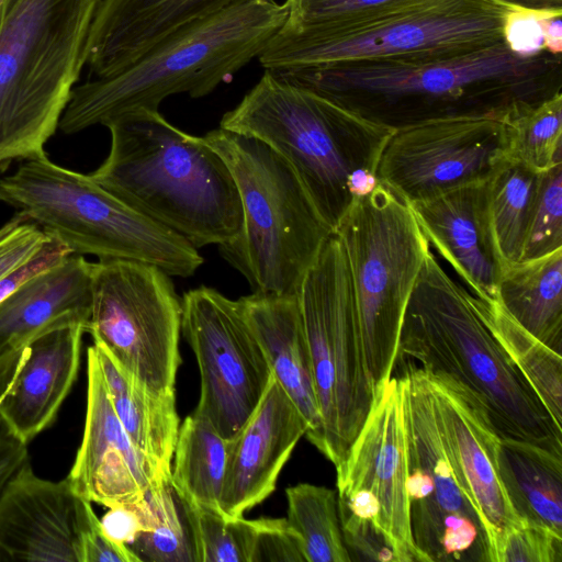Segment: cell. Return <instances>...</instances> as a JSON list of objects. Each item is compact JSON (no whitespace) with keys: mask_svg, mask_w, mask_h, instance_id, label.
Listing matches in <instances>:
<instances>
[{"mask_svg":"<svg viewBox=\"0 0 562 562\" xmlns=\"http://www.w3.org/2000/svg\"><path fill=\"white\" fill-rule=\"evenodd\" d=\"M16 0H0V23Z\"/></svg>","mask_w":562,"mask_h":562,"instance_id":"47","label":"cell"},{"mask_svg":"<svg viewBox=\"0 0 562 562\" xmlns=\"http://www.w3.org/2000/svg\"><path fill=\"white\" fill-rule=\"evenodd\" d=\"M512 105L394 126L379 161L380 182L409 205L486 181L508 158Z\"/></svg>","mask_w":562,"mask_h":562,"instance_id":"13","label":"cell"},{"mask_svg":"<svg viewBox=\"0 0 562 562\" xmlns=\"http://www.w3.org/2000/svg\"><path fill=\"white\" fill-rule=\"evenodd\" d=\"M403 357L472 391L501 437L562 451V428L481 319L470 294L430 250L403 317L397 360Z\"/></svg>","mask_w":562,"mask_h":562,"instance_id":"4","label":"cell"},{"mask_svg":"<svg viewBox=\"0 0 562 562\" xmlns=\"http://www.w3.org/2000/svg\"><path fill=\"white\" fill-rule=\"evenodd\" d=\"M27 461V443L11 432L0 415V494L8 481Z\"/></svg>","mask_w":562,"mask_h":562,"instance_id":"43","label":"cell"},{"mask_svg":"<svg viewBox=\"0 0 562 562\" xmlns=\"http://www.w3.org/2000/svg\"><path fill=\"white\" fill-rule=\"evenodd\" d=\"M48 235L20 212L0 228V282L25 266Z\"/></svg>","mask_w":562,"mask_h":562,"instance_id":"39","label":"cell"},{"mask_svg":"<svg viewBox=\"0 0 562 562\" xmlns=\"http://www.w3.org/2000/svg\"><path fill=\"white\" fill-rule=\"evenodd\" d=\"M93 513L67 477L44 480L25 462L0 494V561L81 562Z\"/></svg>","mask_w":562,"mask_h":562,"instance_id":"17","label":"cell"},{"mask_svg":"<svg viewBox=\"0 0 562 562\" xmlns=\"http://www.w3.org/2000/svg\"><path fill=\"white\" fill-rule=\"evenodd\" d=\"M284 31L303 33L325 30L369 14L400 0H285Z\"/></svg>","mask_w":562,"mask_h":562,"instance_id":"37","label":"cell"},{"mask_svg":"<svg viewBox=\"0 0 562 562\" xmlns=\"http://www.w3.org/2000/svg\"><path fill=\"white\" fill-rule=\"evenodd\" d=\"M181 331L200 371L194 413L231 441L248 422L273 373L238 300L200 286L181 299Z\"/></svg>","mask_w":562,"mask_h":562,"instance_id":"14","label":"cell"},{"mask_svg":"<svg viewBox=\"0 0 562 562\" xmlns=\"http://www.w3.org/2000/svg\"><path fill=\"white\" fill-rule=\"evenodd\" d=\"M286 521L299 535L306 562H350L341 530L337 491L300 483L285 490Z\"/></svg>","mask_w":562,"mask_h":562,"instance_id":"33","label":"cell"},{"mask_svg":"<svg viewBox=\"0 0 562 562\" xmlns=\"http://www.w3.org/2000/svg\"><path fill=\"white\" fill-rule=\"evenodd\" d=\"M494 562H562V536L526 521L504 535Z\"/></svg>","mask_w":562,"mask_h":562,"instance_id":"38","label":"cell"},{"mask_svg":"<svg viewBox=\"0 0 562 562\" xmlns=\"http://www.w3.org/2000/svg\"><path fill=\"white\" fill-rule=\"evenodd\" d=\"M81 562H142L124 543L110 538L95 513L92 514L81 537Z\"/></svg>","mask_w":562,"mask_h":562,"instance_id":"41","label":"cell"},{"mask_svg":"<svg viewBox=\"0 0 562 562\" xmlns=\"http://www.w3.org/2000/svg\"><path fill=\"white\" fill-rule=\"evenodd\" d=\"M251 562H306L302 541L285 518L257 519Z\"/></svg>","mask_w":562,"mask_h":562,"instance_id":"40","label":"cell"},{"mask_svg":"<svg viewBox=\"0 0 562 562\" xmlns=\"http://www.w3.org/2000/svg\"><path fill=\"white\" fill-rule=\"evenodd\" d=\"M539 178L508 157L485 181L488 224L504 269L520 261Z\"/></svg>","mask_w":562,"mask_h":562,"instance_id":"31","label":"cell"},{"mask_svg":"<svg viewBox=\"0 0 562 562\" xmlns=\"http://www.w3.org/2000/svg\"><path fill=\"white\" fill-rule=\"evenodd\" d=\"M229 441L203 416L180 424L171 463V484L190 505L221 510ZM223 513V512H222Z\"/></svg>","mask_w":562,"mask_h":562,"instance_id":"29","label":"cell"},{"mask_svg":"<svg viewBox=\"0 0 562 562\" xmlns=\"http://www.w3.org/2000/svg\"><path fill=\"white\" fill-rule=\"evenodd\" d=\"M220 127L276 150L334 233L355 202L351 181L359 172H376L394 130L266 69Z\"/></svg>","mask_w":562,"mask_h":562,"instance_id":"5","label":"cell"},{"mask_svg":"<svg viewBox=\"0 0 562 562\" xmlns=\"http://www.w3.org/2000/svg\"><path fill=\"white\" fill-rule=\"evenodd\" d=\"M499 471L520 518L562 536V451L502 437Z\"/></svg>","mask_w":562,"mask_h":562,"instance_id":"28","label":"cell"},{"mask_svg":"<svg viewBox=\"0 0 562 562\" xmlns=\"http://www.w3.org/2000/svg\"><path fill=\"white\" fill-rule=\"evenodd\" d=\"M288 14L286 1L239 0L195 20L120 72L75 86L58 127L75 134L135 110H158L173 94L205 97L258 58Z\"/></svg>","mask_w":562,"mask_h":562,"instance_id":"3","label":"cell"},{"mask_svg":"<svg viewBox=\"0 0 562 562\" xmlns=\"http://www.w3.org/2000/svg\"><path fill=\"white\" fill-rule=\"evenodd\" d=\"M561 55H521L506 41L469 53L338 61L270 70L395 126L450 113L535 102L560 91Z\"/></svg>","mask_w":562,"mask_h":562,"instance_id":"1","label":"cell"},{"mask_svg":"<svg viewBox=\"0 0 562 562\" xmlns=\"http://www.w3.org/2000/svg\"><path fill=\"white\" fill-rule=\"evenodd\" d=\"M429 245L446 259L473 296L494 301L504 266L486 212L485 181L409 204Z\"/></svg>","mask_w":562,"mask_h":562,"instance_id":"22","label":"cell"},{"mask_svg":"<svg viewBox=\"0 0 562 562\" xmlns=\"http://www.w3.org/2000/svg\"><path fill=\"white\" fill-rule=\"evenodd\" d=\"M404 374L407 380V458L420 465L434 481L442 558L460 560L482 544L479 517L450 465L425 372L417 366H408Z\"/></svg>","mask_w":562,"mask_h":562,"instance_id":"23","label":"cell"},{"mask_svg":"<svg viewBox=\"0 0 562 562\" xmlns=\"http://www.w3.org/2000/svg\"><path fill=\"white\" fill-rule=\"evenodd\" d=\"M297 297L321 416L315 447L337 468L374 398L361 347L347 256L337 234L323 245Z\"/></svg>","mask_w":562,"mask_h":562,"instance_id":"11","label":"cell"},{"mask_svg":"<svg viewBox=\"0 0 562 562\" xmlns=\"http://www.w3.org/2000/svg\"><path fill=\"white\" fill-rule=\"evenodd\" d=\"M100 0H16L0 23V165L45 156Z\"/></svg>","mask_w":562,"mask_h":562,"instance_id":"6","label":"cell"},{"mask_svg":"<svg viewBox=\"0 0 562 562\" xmlns=\"http://www.w3.org/2000/svg\"><path fill=\"white\" fill-rule=\"evenodd\" d=\"M186 504L199 562H251L257 519L231 517L222 512Z\"/></svg>","mask_w":562,"mask_h":562,"instance_id":"35","label":"cell"},{"mask_svg":"<svg viewBox=\"0 0 562 562\" xmlns=\"http://www.w3.org/2000/svg\"><path fill=\"white\" fill-rule=\"evenodd\" d=\"M91 281L92 262L70 254L25 279L0 301V395L34 338L69 318L89 325Z\"/></svg>","mask_w":562,"mask_h":562,"instance_id":"21","label":"cell"},{"mask_svg":"<svg viewBox=\"0 0 562 562\" xmlns=\"http://www.w3.org/2000/svg\"><path fill=\"white\" fill-rule=\"evenodd\" d=\"M544 49L552 55L562 53V11L540 12Z\"/></svg>","mask_w":562,"mask_h":562,"instance_id":"45","label":"cell"},{"mask_svg":"<svg viewBox=\"0 0 562 562\" xmlns=\"http://www.w3.org/2000/svg\"><path fill=\"white\" fill-rule=\"evenodd\" d=\"M335 234L347 256L366 369L375 396L397 363L403 317L429 243L409 205L381 182L355 200Z\"/></svg>","mask_w":562,"mask_h":562,"instance_id":"10","label":"cell"},{"mask_svg":"<svg viewBox=\"0 0 562 562\" xmlns=\"http://www.w3.org/2000/svg\"><path fill=\"white\" fill-rule=\"evenodd\" d=\"M101 522L110 538L127 546L139 531V519L134 504L109 508Z\"/></svg>","mask_w":562,"mask_h":562,"instance_id":"44","label":"cell"},{"mask_svg":"<svg viewBox=\"0 0 562 562\" xmlns=\"http://www.w3.org/2000/svg\"><path fill=\"white\" fill-rule=\"evenodd\" d=\"M474 310L528 381L543 407L562 428V357L514 321L494 301L470 294Z\"/></svg>","mask_w":562,"mask_h":562,"instance_id":"30","label":"cell"},{"mask_svg":"<svg viewBox=\"0 0 562 562\" xmlns=\"http://www.w3.org/2000/svg\"><path fill=\"white\" fill-rule=\"evenodd\" d=\"M0 202L23 212L71 254L145 262L181 278L193 276L204 261L186 238L135 211L90 175L60 167L46 155L0 179Z\"/></svg>","mask_w":562,"mask_h":562,"instance_id":"8","label":"cell"},{"mask_svg":"<svg viewBox=\"0 0 562 562\" xmlns=\"http://www.w3.org/2000/svg\"><path fill=\"white\" fill-rule=\"evenodd\" d=\"M83 436L67 476L82 498L108 508L140 503L158 482L115 414L91 346Z\"/></svg>","mask_w":562,"mask_h":562,"instance_id":"18","label":"cell"},{"mask_svg":"<svg viewBox=\"0 0 562 562\" xmlns=\"http://www.w3.org/2000/svg\"><path fill=\"white\" fill-rule=\"evenodd\" d=\"M496 301L521 327L561 353L562 248L507 266Z\"/></svg>","mask_w":562,"mask_h":562,"instance_id":"27","label":"cell"},{"mask_svg":"<svg viewBox=\"0 0 562 562\" xmlns=\"http://www.w3.org/2000/svg\"><path fill=\"white\" fill-rule=\"evenodd\" d=\"M510 7L536 12L562 11V0H498Z\"/></svg>","mask_w":562,"mask_h":562,"instance_id":"46","label":"cell"},{"mask_svg":"<svg viewBox=\"0 0 562 562\" xmlns=\"http://www.w3.org/2000/svg\"><path fill=\"white\" fill-rule=\"evenodd\" d=\"M406 403L405 374L392 375L374 396L359 432L336 468L337 494L371 492L381 507L379 530L395 562H428L411 532Z\"/></svg>","mask_w":562,"mask_h":562,"instance_id":"15","label":"cell"},{"mask_svg":"<svg viewBox=\"0 0 562 562\" xmlns=\"http://www.w3.org/2000/svg\"><path fill=\"white\" fill-rule=\"evenodd\" d=\"M308 425L273 378L259 405L229 441L221 510L243 517L276 490L277 481Z\"/></svg>","mask_w":562,"mask_h":562,"instance_id":"19","label":"cell"},{"mask_svg":"<svg viewBox=\"0 0 562 562\" xmlns=\"http://www.w3.org/2000/svg\"><path fill=\"white\" fill-rule=\"evenodd\" d=\"M518 10L498 0H400L325 30L280 29L258 60L263 69L276 70L463 54L505 41L509 18Z\"/></svg>","mask_w":562,"mask_h":562,"instance_id":"9","label":"cell"},{"mask_svg":"<svg viewBox=\"0 0 562 562\" xmlns=\"http://www.w3.org/2000/svg\"><path fill=\"white\" fill-rule=\"evenodd\" d=\"M562 248V162L541 172L520 261Z\"/></svg>","mask_w":562,"mask_h":562,"instance_id":"36","label":"cell"},{"mask_svg":"<svg viewBox=\"0 0 562 562\" xmlns=\"http://www.w3.org/2000/svg\"><path fill=\"white\" fill-rule=\"evenodd\" d=\"M540 12L518 10L512 14L506 26L505 41L521 55H536L544 49Z\"/></svg>","mask_w":562,"mask_h":562,"instance_id":"42","label":"cell"},{"mask_svg":"<svg viewBox=\"0 0 562 562\" xmlns=\"http://www.w3.org/2000/svg\"><path fill=\"white\" fill-rule=\"evenodd\" d=\"M110 401L133 445L159 481L171 480V463L180 419L176 395L147 389L121 367L103 346H91Z\"/></svg>","mask_w":562,"mask_h":562,"instance_id":"26","label":"cell"},{"mask_svg":"<svg viewBox=\"0 0 562 562\" xmlns=\"http://www.w3.org/2000/svg\"><path fill=\"white\" fill-rule=\"evenodd\" d=\"M508 157L541 173L562 162L561 91L507 113Z\"/></svg>","mask_w":562,"mask_h":562,"instance_id":"34","label":"cell"},{"mask_svg":"<svg viewBox=\"0 0 562 562\" xmlns=\"http://www.w3.org/2000/svg\"><path fill=\"white\" fill-rule=\"evenodd\" d=\"M108 157L90 177L196 249L224 245L241 228L234 177L204 137L169 123L158 110L139 109L111 121Z\"/></svg>","mask_w":562,"mask_h":562,"instance_id":"2","label":"cell"},{"mask_svg":"<svg viewBox=\"0 0 562 562\" xmlns=\"http://www.w3.org/2000/svg\"><path fill=\"white\" fill-rule=\"evenodd\" d=\"M87 331L150 391L175 392L182 304L170 276L132 260L92 263Z\"/></svg>","mask_w":562,"mask_h":562,"instance_id":"12","label":"cell"},{"mask_svg":"<svg viewBox=\"0 0 562 562\" xmlns=\"http://www.w3.org/2000/svg\"><path fill=\"white\" fill-rule=\"evenodd\" d=\"M134 505L139 531L128 547L142 561L199 562L187 504L170 480L153 484Z\"/></svg>","mask_w":562,"mask_h":562,"instance_id":"32","label":"cell"},{"mask_svg":"<svg viewBox=\"0 0 562 562\" xmlns=\"http://www.w3.org/2000/svg\"><path fill=\"white\" fill-rule=\"evenodd\" d=\"M87 329L86 322L69 318L23 349L0 395V415L21 441L29 443L55 422L77 380Z\"/></svg>","mask_w":562,"mask_h":562,"instance_id":"20","label":"cell"},{"mask_svg":"<svg viewBox=\"0 0 562 562\" xmlns=\"http://www.w3.org/2000/svg\"><path fill=\"white\" fill-rule=\"evenodd\" d=\"M424 372L450 465L479 517L483 561L494 562L504 535L526 522L512 505L502 481V437L484 403L472 391L449 375Z\"/></svg>","mask_w":562,"mask_h":562,"instance_id":"16","label":"cell"},{"mask_svg":"<svg viewBox=\"0 0 562 562\" xmlns=\"http://www.w3.org/2000/svg\"><path fill=\"white\" fill-rule=\"evenodd\" d=\"M204 139L236 182L243 209L238 236L218 246L252 292L296 296L311 266L334 234L291 166L269 145L222 127Z\"/></svg>","mask_w":562,"mask_h":562,"instance_id":"7","label":"cell"},{"mask_svg":"<svg viewBox=\"0 0 562 562\" xmlns=\"http://www.w3.org/2000/svg\"><path fill=\"white\" fill-rule=\"evenodd\" d=\"M244 316L254 331L273 378L288 393L316 446L321 416L315 394L312 361L299 297L251 293L238 299Z\"/></svg>","mask_w":562,"mask_h":562,"instance_id":"25","label":"cell"},{"mask_svg":"<svg viewBox=\"0 0 562 562\" xmlns=\"http://www.w3.org/2000/svg\"><path fill=\"white\" fill-rule=\"evenodd\" d=\"M239 0H100L87 59L94 78L115 75L178 29Z\"/></svg>","mask_w":562,"mask_h":562,"instance_id":"24","label":"cell"}]
</instances>
